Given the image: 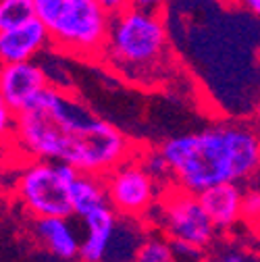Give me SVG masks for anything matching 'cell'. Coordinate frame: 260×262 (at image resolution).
<instances>
[{
  "mask_svg": "<svg viewBox=\"0 0 260 262\" xmlns=\"http://www.w3.org/2000/svg\"><path fill=\"white\" fill-rule=\"evenodd\" d=\"M11 140L23 158L69 162L96 175H106L136 156L123 131L96 117L79 96L54 83L17 113Z\"/></svg>",
  "mask_w": 260,
  "mask_h": 262,
  "instance_id": "cell-1",
  "label": "cell"
},
{
  "mask_svg": "<svg viewBox=\"0 0 260 262\" xmlns=\"http://www.w3.org/2000/svg\"><path fill=\"white\" fill-rule=\"evenodd\" d=\"M160 150L171 165L173 183L193 193L260 171V138L244 125H216L171 138Z\"/></svg>",
  "mask_w": 260,
  "mask_h": 262,
  "instance_id": "cell-2",
  "label": "cell"
},
{
  "mask_svg": "<svg viewBox=\"0 0 260 262\" xmlns=\"http://www.w3.org/2000/svg\"><path fill=\"white\" fill-rule=\"evenodd\" d=\"M169 58V36L156 9L127 7L113 15L109 40L102 52L115 71L134 83L162 79Z\"/></svg>",
  "mask_w": 260,
  "mask_h": 262,
  "instance_id": "cell-3",
  "label": "cell"
},
{
  "mask_svg": "<svg viewBox=\"0 0 260 262\" xmlns=\"http://www.w3.org/2000/svg\"><path fill=\"white\" fill-rule=\"evenodd\" d=\"M36 17L46 25L50 44L77 58H102L113 13L98 0H34Z\"/></svg>",
  "mask_w": 260,
  "mask_h": 262,
  "instance_id": "cell-4",
  "label": "cell"
},
{
  "mask_svg": "<svg viewBox=\"0 0 260 262\" xmlns=\"http://www.w3.org/2000/svg\"><path fill=\"white\" fill-rule=\"evenodd\" d=\"M13 193L31 216H73L69 181L62 177L54 160L23 158L15 175Z\"/></svg>",
  "mask_w": 260,
  "mask_h": 262,
  "instance_id": "cell-5",
  "label": "cell"
},
{
  "mask_svg": "<svg viewBox=\"0 0 260 262\" xmlns=\"http://www.w3.org/2000/svg\"><path fill=\"white\" fill-rule=\"evenodd\" d=\"M154 208L160 212V229L169 239L189 242L202 250L212 244L216 227L204 210L198 193L173 183L165 187Z\"/></svg>",
  "mask_w": 260,
  "mask_h": 262,
  "instance_id": "cell-6",
  "label": "cell"
},
{
  "mask_svg": "<svg viewBox=\"0 0 260 262\" xmlns=\"http://www.w3.org/2000/svg\"><path fill=\"white\" fill-rule=\"evenodd\" d=\"M109 204L119 216H146L160 198V183L144 169L138 154L123 160L104 175Z\"/></svg>",
  "mask_w": 260,
  "mask_h": 262,
  "instance_id": "cell-7",
  "label": "cell"
},
{
  "mask_svg": "<svg viewBox=\"0 0 260 262\" xmlns=\"http://www.w3.org/2000/svg\"><path fill=\"white\" fill-rule=\"evenodd\" d=\"M46 85H50V79L44 67L36 60L3 62V71H0V98L15 113L23 111Z\"/></svg>",
  "mask_w": 260,
  "mask_h": 262,
  "instance_id": "cell-8",
  "label": "cell"
},
{
  "mask_svg": "<svg viewBox=\"0 0 260 262\" xmlns=\"http://www.w3.org/2000/svg\"><path fill=\"white\" fill-rule=\"evenodd\" d=\"M48 44V29L38 17L11 29H0V58L3 62L34 60Z\"/></svg>",
  "mask_w": 260,
  "mask_h": 262,
  "instance_id": "cell-9",
  "label": "cell"
},
{
  "mask_svg": "<svg viewBox=\"0 0 260 262\" xmlns=\"http://www.w3.org/2000/svg\"><path fill=\"white\" fill-rule=\"evenodd\" d=\"M198 198L216 229H229L244 216V193L235 181L212 185L200 191Z\"/></svg>",
  "mask_w": 260,
  "mask_h": 262,
  "instance_id": "cell-10",
  "label": "cell"
},
{
  "mask_svg": "<svg viewBox=\"0 0 260 262\" xmlns=\"http://www.w3.org/2000/svg\"><path fill=\"white\" fill-rule=\"evenodd\" d=\"M117 216L119 214L111 204H102L83 216L85 237L81 239L79 258L96 262V260H102L106 256L111 239H113L115 229H117Z\"/></svg>",
  "mask_w": 260,
  "mask_h": 262,
  "instance_id": "cell-11",
  "label": "cell"
},
{
  "mask_svg": "<svg viewBox=\"0 0 260 262\" xmlns=\"http://www.w3.org/2000/svg\"><path fill=\"white\" fill-rule=\"evenodd\" d=\"M36 237L42 246L56 258H75L79 256L81 242L75 237L67 216H40L36 219Z\"/></svg>",
  "mask_w": 260,
  "mask_h": 262,
  "instance_id": "cell-12",
  "label": "cell"
},
{
  "mask_svg": "<svg viewBox=\"0 0 260 262\" xmlns=\"http://www.w3.org/2000/svg\"><path fill=\"white\" fill-rule=\"evenodd\" d=\"M69 191H71L73 212H75V216H81V219L88 212H92L94 208H98L102 204H109L104 175L79 171L77 177L69 183Z\"/></svg>",
  "mask_w": 260,
  "mask_h": 262,
  "instance_id": "cell-13",
  "label": "cell"
},
{
  "mask_svg": "<svg viewBox=\"0 0 260 262\" xmlns=\"http://www.w3.org/2000/svg\"><path fill=\"white\" fill-rule=\"evenodd\" d=\"M36 19L34 0H0V29H11Z\"/></svg>",
  "mask_w": 260,
  "mask_h": 262,
  "instance_id": "cell-14",
  "label": "cell"
},
{
  "mask_svg": "<svg viewBox=\"0 0 260 262\" xmlns=\"http://www.w3.org/2000/svg\"><path fill=\"white\" fill-rule=\"evenodd\" d=\"M138 158L144 165V169L160 183V185H173V171H171V165L160 148L158 150H146V152H138Z\"/></svg>",
  "mask_w": 260,
  "mask_h": 262,
  "instance_id": "cell-15",
  "label": "cell"
},
{
  "mask_svg": "<svg viewBox=\"0 0 260 262\" xmlns=\"http://www.w3.org/2000/svg\"><path fill=\"white\" fill-rule=\"evenodd\" d=\"M136 260L140 262H171L175 260L171 239L165 237H146L138 248H136Z\"/></svg>",
  "mask_w": 260,
  "mask_h": 262,
  "instance_id": "cell-16",
  "label": "cell"
},
{
  "mask_svg": "<svg viewBox=\"0 0 260 262\" xmlns=\"http://www.w3.org/2000/svg\"><path fill=\"white\" fill-rule=\"evenodd\" d=\"M171 248H173V254H175V260H196L202 256V248L193 246L189 242H181V239H171Z\"/></svg>",
  "mask_w": 260,
  "mask_h": 262,
  "instance_id": "cell-17",
  "label": "cell"
},
{
  "mask_svg": "<svg viewBox=\"0 0 260 262\" xmlns=\"http://www.w3.org/2000/svg\"><path fill=\"white\" fill-rule=\"evenodd\" d=\"M244 216L260 219V189H250L244 193Z\"/></svg>",
  "mask_w": 260,
  "mask_h": 262,
  "instance_id": "cell-18",
  "label": "cell"
},
{
  "mask_svg": "<svg viewBox=\"0 0 260 262\" xmlns=\"http://www.w3.org/2000/svg\"><path fill=\"white\" fill-rule=\"evenodd\" d=\"M98 3L115 15V13H119V11L127 9V7H132V5H134V0H98Z\"/></svg>",
  "mask_w": 260,
  "mask_h": 262,
  "instance_id": "cell-19",
  "label": "cell"
},
{
  "mask_svg": "<svg viewBox=\"0 0 260 262\" xmlns=\"http://www.w3.org/2000/svg\"><path fill=\"white\" fill-rule=\"evenodd\" d=\"M233 3H237L242 9H246L248 13L260 17V0H233Z\"/></svg>",
  "mask_w": 260,
  "mask_h": 262,
  "instance_id": "cell-20",
  "label": "cell"
},
{
  "mask_svg": "<svg viewBox=\"0 0 260 262\" xmlns=\"http://www.w3.org/2000/svg\"><path fill=\"white\" fill-rule=\"evenodd\" d=\"M165 3H167V0H134L136 7H144V9H158Z\"/></svg>",
  "mask_w": 260,
  "mask_h": 262,
  "instance_id": "cell-21",
  "label": "cell"
},
{
  "mask_svg": "<svg viewBox=\"0 0 260 262\" xmlns=\"http://www.w3.org/2000/svg\"><path fill=\"white\" fill-rule=\"evenodd\" d=\"M246 256H237V254H227V256H223V260H231V262H235V260H244Z\"/></svg>",
  "mask_w": 260,
  "mask_h": 262,
  "instance_id": "cell-22",
  "label": "cell"
},
{
  "mask_svg": "<svg viewBox=\"0 0 260 262\" xmlns=\"http://www.w3.org/2000/svg\"><path fill=\"white\" fill-rule=\"evenodd\" d=\"M258 121H260V106H258Z\"/></svg>",
  "mask_w": 260,
  "mask_h": 262,
  "instance_id": "cell-23",
  "label": "cell"
}]
</instances>
